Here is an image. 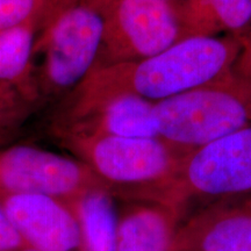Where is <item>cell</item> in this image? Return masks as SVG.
Listing matches in <instances>:
<instances>
[{
  "instance_id": "cell-21",
  "label": "cell",
  "mask_w": 251,
  "mask_h": 251,
  "mask_svg": "<svg viewBox=\"0 0 251 251\" xmlns=\"http://www.w3.org/2000/svg\"><path fill=\"white\" fill-rule=\"evenodd\" d=\"M24 251H37V250H33V249H27V250H24Z\"/></svg>"
},
{
  "instance_id": "cell-6",
  "label": "cell",
  "mask_w": 251,
  "mask_h": 251,
  "mask_svg": "<svg viewBox=\"0 0 251 251\" xmlns=\"http://www.w3.org/2000/svg\"><path fill=\"white\" fill-rule=\"evenodd\" d=\"M251 192V125L188 152L169 200L183 209L191 198L219 199Z\"/></svg>"
},
{
  "instance_id": "cell-18",
  "label": "cell",
  "mask_w": 251,
  "mask_h": 251,
  "mask_svg": "<svg viewBox=\"0 0 251 251\" xmlns=\"http://www.w3.org/2000/svg\"><path fill=\"white\" fill-rule=\"evenodd\" d=\"M47 1H48L49 7H50V19H49L50 21L56 14H58L59 12L63 11L64 8L69 7L70 5L77 2L78 0H47Z\"/></svg>"
},
{
  "instance_id": "cell-15",
  "label": "cell",
  "mask_w": 251,
  "mask_h": 251,
  "mask_svg": "<svg viewBox=\"0 0 251 251\" xmlns=\"http://www.w3.org/2000/svg\"><path fill=\"white\" fill-rule=\"evenodd\" d=\"M49 19L47 0H0V33L28 23H39L43 28Z\"/></svg>"
},
{
  "instance_id": "cell-13",
  "label": "cell",
  "mask_w": 251,
  "mask_h": 251,
  "mask_svg": "<svg viewBox=\"0 0 251 251\" xmlns=\"http://www.w3.org/2000/svg\"><path fill=\"white\" fill-rule=\"evenodd\" d=\"M108 188H92L69 203L76 214L84 251H115L118 213Z\"/></svg>"
},
{
  "instance_id": "cell-14",
  "label": "cell",
  "mask_w": 251,
  "mask_h": 251,
  "mask_svg": "<svg viewBox=\"0 0 251 251\" xmlns=\"http://www.w3.org/2000/svg\"><path fill=\"white\" fill-rule=\"evenodd\" d=\"M39 23L0 33V84H24L30 72Z\"/></svg>"
},
{
  "instance_id": "cell-7",
  "label": "cell",
  "mask_w": 251,
  "mask_h": 251,
  "mask_svg": "<svg viewBox=\"0 0 251 251\" xmlns=\"http://www.w3.org/2000/svg\"><path fill=\"white\" fill-rule=\"evenodd\" d=\"M98 187L106 186L83 162L30 146L0 151L1 197L42 194L69 205Z\"/></svg>"
},
{
  "instance_id": "cell-8",
  "label": "cell",
  "mask_w": 251,
  "mask_h": 251,
  "mask_svg": "<svg viewBox=\"0 0 251 251\" xmlns=\"http://www.w3.org/2000/svg\"><path fill=\"white\" fill-rule=\"evenodd\" d=\"M0 201L29 249L74 251L81 248L79 224L68 203L42 194H11L1 197Z\"/></svg>"
},
{
  "instance_id": "cell-12",
  "label": "cell",
  "mask_w": 251,
  "mask_h": 251,
  "mask_svg": "<svg viewBox=\"0 0 251 251\" xmlns=\"http://www.w3.org/2000/svg\"><path fill=\"white\" fill-rule=\"evenodd\" d=\"M176 13L181 39L219 33L240 36L251 27V0H184Z\"/></svg>"
},
{
  "instance_id": "cell-2",
  "label": "cell",
  "mask_w": 251,
  "mask_h": 251,
  "mask_svg": "<svg viewBox=\"0 0 251 251\" xmlns=\"http://www.w3.org/2000/svg\"><path fill=\"white\" fill-rule=\"evenodd\" d=\"M67 147L83 158L114 194L130 200L169 202L171 188L185 155L159 137L108 135H61Z\"/></svg>"
},
{
  "instance_id": "cell-11",
  "label": "cell",
  "mask_w": 251,
  "mask_h": 251,
  "mask_svg": "<svg viewBox=\"0 0 251 251\" xmlns=\"http://www.w3.org/2000/svg\"><path fill=\"white\" fill-rule=\"evenodd\" d=\"M181 212L171 203L131 200L118 214L115 251H171Z\"/></svg>"
},
{
  "instance_id": "cell-17",
  "label": "cell",
  "mask_w": 251,
  "mask_h": 251,
  "mask_svg": "<svg viewBox=\"0 0 251 251\" xmlns=\"http://www.w3.org/2000/svg\"><path fill=\"white\" fill-rule=\"evenodd\" d=\"M241 42V50L234 64L233 75L238 79H251V27L242 35L237 36Z\"/></svg>"
},
{
  "instance_id": "cell-10",
  "label": "cell",
  "mask_w": 251,
  "mask_h": 251,
  "mask_svg": "<svg viewBox=\"0 0 251 251\" xmlns=\"http://www.w3.org/2000/svg\"><path fill=\"white\" fill-rule=\"evenodd\" d=\"M58 134L108 135L120 137H158L153 102L134 96H121L63 121Z\"/></svg>"
},
{
  "instance_id": "cell-5",
  "label": "cell",
  "mask_w": 251,
  "mask_h": 251,
  "mask_svg": "<svg viewBox=\"0 0 251 251\" xmlns=\"http://www.w3.org/2000/svg\"><path fill=\"white\" fill-rule=\"evenodd\" d=\"M100 13L103 34L96 67L148 58L181 40L177 13L169 0H112Z\"/></svg>"
},
{
  "instance_id": "cell-1",
  "label": "cell",
  "mask_w": 251,
  "mask_h": 251,
  "mask_svg": "<svg viewBox=\"0 0 251 251\" xmlns=\"http://www.w3.org/2000/svg\"><path fill=\"white\" fill-rule=\"evenodd\" d=\"M241 50L237 36H190L136 62L96 67L71 92L63 121L121 96L162 101L197 87L227 80Z\"/></svg>"
},
{
  "instance_id": "cell-4",
  "label": "cell",
  "mask_w": 251,
  "mask_h": 251,
  "mask_svg": "<svg viewBox=\"0 0 251 251\" xmlns=\"http://www.w3.org/2000/svg\"><path fill=\"white\" fill-rule=\"evenodd\" d=\"M103 17L87 0L56 14L43 27L33 52L42 55L37 91L47 96L72 92L93 70L102 43Z\"/></svg>"
},
{
  "instance_id": "cell-3",
  "label": "cell",
  "mask_w": 251,
  "mask_h": 251,
  "mask_svg": "<svg viewBox=\"0 0 251 251\" xmlns=\"http://www.w3.org/2000/svg\"><path fill=\"white\" fill-rule=\"evenodd\" d=\"M158 137L188 153L251 125V93L244 80H227L153 102Z\"/></svg>"
},
{
  "instance_id": "cell-19",
  "label": "cell",
  "mask_w": 251,
  "mask_h": 251,
  "mask_svg": "<svg viewBox=\"0 0 251 251\" xmlns=\"http://www.w3.org/2000/svg\"><path fill=\"white\" fill-rule=\"evenodd\" d=\"M87 1H89L90 4H92L94 7H96L100 12V9H101L103 6L107 5L108 2H111L112 0H87Z\"/></svg>"
},
{
  "instance_id": "cell-20",
  "label": "cell",
  "mask_w": 251,
  "mask_h": 251,
  "mask_svg": "<svg viewBox=\"0 0 251 251\" xmlns=\"http://www.w3.org/2000/svg\"><path fill=\"white\" fill-rule=\"evenodd\" d=\"M241 80H242V79H241ZM244 81H246V84H247L248 89H249L250 93H251V79H249V80H244Z\"/></svg>"
},
{
  "instance_id": "cell-9",
  "label": "cell",
  "mask_w": 251,
  "mask_h": 251,
  "mask_svg": "<svg viewBox=\"0 0 251 251\" xmlns=\"http://www.w3.org/2000/svg\"><path fill=\"white\" fill-rule=\"evenodd\" d=\"M171 251H251V208L212 206L181 224Z\"/></svg>"
},
{
  "instance_id": "cell-16",
  "label": "cell",
  "mask_w": 251,
  "mask_h": 251,
  "mask_svg": "<svg viewBox=\"0 0 251 251\" xmlns=\"http://www.w3.org/2000/svg\"><path fill=\"white\" fill-rule=\"evenodd\" d=\"M25 244L0 201V251H15Z\"/></svg>"
}]
</instances>
